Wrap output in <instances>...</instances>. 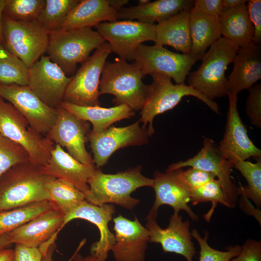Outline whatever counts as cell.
<instances>
[{"label": "cell", "mask_w": 261, "mask_h": 261, "mask_svg": "<svg viewBox=\"0 0 261 261\" xmlns=\"http://www.w3.org/2000/svg\"><path fill=\"white\" fill-rule=\"evenodd\" d=\"M246 104V113L250 123L261 128V84H255L249 90Z\"/></svg>", "instance_id": "cell-40"}, {"label": "cell", "mask_w": 261, "mask_h": 261, "mask_svg": "<svg viewBox=\"0 0 261 261\" xmlns=\"http://www.w3.org/2000/svg\"><path fill=\"white\" fill-rule=\"evenodd\" d=\"M142 166L138 165L114 174L103 173L97 168L88 180L89 191L85 200L98 206L116 204L131 210L140 203L131 196L132 192L143 187L152 188L153 179L141 173Z\"/></svg>", "instance_id": "cell-1"}, {"label": "cell", "mask_w": 261, "mask_h": 261, "mask_svg": "<svg viewBox=\"0 0 261 261\" xmlns=\"http://www.w3.org/2000/svg\"><path fill=\"white\" fill-rule=\"evenodd\" d=\"M186 167H194L213 174L221 185L226 206L233 208L236 205L239 195L237 187L232 179V163L221 154L213 140L204 137L203 147L196 155L187 160L170 164L166 171Z\"/></svg>", "instance_id": "cell-11"}, {"label": "cell", "mask_w": 261, "mask_h": 261, "mask_svg": "<svg viewBox=\"0 0 261 261\" xmlns=\"http://www.w3.org/2000/svg\"><path fill=\"white\" fill-rule=\"evenodd\" d=\"M115 212L113 204L107 203L98 206L84 200L64 216L62 227L70 221L77 218L88 221L96 225L99 231L100 237L98 241L92 245L91 254L99 261H105L115 242V234L108 227Z\"/></svg>", "instance_id": "cell-21"}, {"label": "cell", "mask_w": 261, "mask_h": 261, "mask_svg": "<svg viewBox=\"0 0 261 261\" xmlns=\"http://www.w3.org/2000/svg\"><path fill=\"white\" fill-rule=\"evenodd\" d=\"M193 7L208 15L218 17L223 8L222 0H196Z\"/></svg>", "instance_id": "cell-45"}, {"label": "cell", "mask_w": 261, "mask_h": 261, "mask_svg": "<svg viewBox=\"0 0 261 261\" xmlns=\"http://www.w3.org/2000/svg\"><path fill=\"white\" fill-rule=\"evenodd\" d=\"M117 12L110 5L109 0H80L59 30L91 28L102 22L115 21Z\"/></svg>", "instance_id": "cell-26"}, {"label": "cell", "mask_w": 261, "mask_h": 261, "mask_svg": "<svg viewBox=\"0 0 261 261\" xmlns=\"http://www.w3.org/2000/svg\"><path fill=\"white\" fill-rule=\"evenodd\" d=\"M80 0H45L37 22L49 34L58 31Z\"/></svg>", "instance_id": "cell-34"}, {"label": "cell", "mask_w": 261, "mask_h": 261, "mask_svg": "<svg viewBox=\"0 0 261 261\" xmlns=\"http://www.w3.org/2000/svg\"><path fill=\"white\" fill-rule=\"evenodd\" d=\"M0 133L21 146L27 152L29 161L38 168L46 164L55 146L34 130L26 118L0 97Z\"/></svg>", "instance_id": "cell-7"}, {"label": "cell", "mask_w": 261, "mask_h": 261, "mask_svg": "<svg viewBox=\"0 0 261 261\" xmlns=\"http://www.w3.org/2000/svg\"><path fill=\"white\" fill-rule=\"evenodd\" d=\"M43 254L39 248L15 244L13 261H41Z\"/></svg>", "instance_id": "cell-44"}, {"label": "cell", "mask_w": 261, "mask_h": 261, "mask_svg": "<svg viewBox=\"0 0 261 261\" xmlns=\"http://www.w3.org/2000/svg\"><path fill=\"white\" fill-rule=\"evenodd\" d=\"M44 188L50 202L64 216L85 200L84 193L71 183L50 176Z\"/></svg>", "instance_id": "cell-31"}, {"label": "cell", "mask_w": 261, "mask_h": 261, "mask_svg": "<svg viewBox=\"0 0 261 261\" xmlns=\"http://www.w3.org/2000/svg\"><path fill=\"white\" fill-rule=\"evenodd\" d=\"M199 59L191 53H174L155 44H141L133 59L144 76L159 74L173 79L177 84H185L192 67Z\"/></svg>", "instance_id": "cell-10"}, {"label": "cell", "mask_w": 261, "mask_h": 261, "mask_svg": "<svg viewBox=\"0 0 261 261\" xmlns=\"http://www.w3.org/2000/svg\"><path fill=\"white\" fill-rule=\"evenodd\" d=\"M39 169L44 175L71 183L85 195L89 189L88 180L96 167L80 162L59 145H55L47 162Z\"/></svg>", "instance_id": "cell-23"}, {"label": "cell", "mask_w": 261, "mask_h": 261, "mask_svg": "<svg viewBox=\"0 0 261 261\" xmlns=\"http://www.w3.org/2000/svg\"><path fill=\"white\" fill-rule=\"evenodd\" d=\"M45 0H6L3 16L23 22L37 21Z\"/></svg>", "instance_id": "cell-35"}, {"label": "cell", "mask_w": 261, "mask_h": 261, "mask_svg": "<svg viewBox=\"0 0 261 261\" xmlns=\"http://www.w3.org/2000/svg\"><path fill=\"white\" fill-rule=\"evenodd\" d=\"M64 216L56 207L39 215L7 234L11 244L39 248L62 228Z\"/></svg>", "instance_id": "cell-22"}, {"label": "cell", "mask_w": 261, "mask_h": 261, "mask_svg": "<svg viewBox=\"0 0 261 261\" xmlns=\"http://www.w3.org/2000/svg\"><path fill=\"white\" fill-rule=\"evenodd\" d=\"M191 54L201 59L207 49L221 37L218 17L204 14L193 7L189 13Z\"/></svg>", "instance_id": "cell-30"}, {"label": "cell", "mask_w": 261, "mask_h": 261, "mask_svg": "<svg viewBox=\"0 0 261 261\" xmlns=\"http://www.w3.org/2000/svg\"><path fill=\"white\" fill-rule=\"evenodd\" d=\"M240 253L230 261H261V242L254 239L246 240Z\"/></svg>", "instance_id": "cell-42"}, {"label": "cell", "mask_w": 261, "mask_h": 261, "mask_svg": "<svg viewBox=\"0 0 261 261\" xmlns=\"http://www.w3.org/2000/svg\"><path fill=\"white\" fill-rule=\"evenodd\" d=\"M28 69L17 58L0 59V84L28 86Z\"/></svg>", "instance_id": "cell-39"}, {"label": "cell", "mask_w": 261, "mask_h": 261, "mask_svg": "<svg viewBox=\"0 0 261 261\" xmlns=\"http://www.w3.org/2000/svg\"><path fill=\"white\" fill-rule=\"evenodd\" d=\"M181 168L162 173L156 171L154 173L152 188L155 192V199L147 218L156 219L158 210L163 205L171 206L174 213L180 210L186 211L194 221L199 220L198 216L188 205L190 200V189L181 175Z\"/></svg>", "instance_id": "cell-18"}, {"label": "cell", "mask_w": 261, "mask_h": 261, "mask_svg": "<svg viewBox=\"0 0 261 261\" xmlns=\"http://www.w3.org/2000/svg\"><path fill=\"white\" fill-rule=\"evenodd\" d=\"M192 0H157L144 4L123 7L117 12V19L133 20L154 24L166 20L181 11L193 7Z\"/></svg>", "instance_id": "cell-25"}, {"label": "cell", "mask_w": 261, "mask_h": 261, "mask_svg": "<svg viewBox=\"0 0 261 261\" xmlns=\"http://www.w3.org/2000/svg\"><path fill=\"white\" fill-rule=\"evenodd\" d=\"M57 108L58 115L56 123L45 137L55 145L65 147L68 153L80 162L94 165L86 147L91 131L89 122L60 106Z\"/></svg>", "instance_id": "cell-14"}, {"label": "cell", "mask_w": 261, "mask_h": 261, "mask_svg": "<svg viewBox=\"0 0 261 261\" xmlns=\"http://www.w3.org/2000/svg\"><path fill=\"white\" fill-rule=\"evenodd\" d=\"M14 250L9 248L0 249V261H13Z\"/></svg>", "instance_id": "cell-47"}, {"label": "cell", "mask_w": 261, "mask_h": 261, "mask_svg": "<svg viewBox=\"0 0 261 261\" xmlns=\"http://www.w3.org/2000/svg\"><path fill=\"white\" fill-rule=\"evenodd\" d=\"M150 1L148 0H140L138 1V4L144 5L149 2Z\"/></svg>", "instance_id": "cell-54"}, {"label": "cell", "mask_w": 261, "mask_h": 261, "mask_svg": "<svg viewBox=\"0 0 261 261\" xmlns=\"http://www.w3.org/2000/svg\"><path fill=\"white\" fill-rule=\"evenodd\" d=\"M191 9L184 10L156 25L155 44L171 46L183 54L190 53L192 43L189 13Z\"/></svg>", "instance_id": "cell-28"}, {"label": "cell", "mask_w": 261, "mask_h": 261, "mask_svg": "<svg viewBox=\"0 0 261 261\" xmlns=\"http://www.w3.org/2000/svg\"><path fill=\"white\" fill-rule=\"evenodd\" d=\"M239 49L238 45L221 37L203 56L199 68L188 73V85L210 101L227 95L225 72Z\"/></svg>", "instance_id": "cell-2"}, {"label": "cell", "mask_w": 261, "mask_h": 261, "mask_svg": "<svg viewBox=\"0 0 261 261\" xmlns=\"http://www.w3.org/2000/svg\"><path fill=\"white\" fill-rule=\"evenodd\" d=\"M152 82L141 110L139 121L147 127L151 136L154 133L153 121L155 117L170 110L177 105L187 96H194L204 103L212 111L219 114L218 106L203 95L185 84H174L169 77L159 74L151 75Z\"/></svg>", "instance_id": "cell-6"}, {"label": "cell", "mask_w": 261, "mask_h": 261, "mask_svg": "<svg viewBox=\"0 0 261 261\" xmlns=\"http://www.w3.org/2000/svg\"><path fill=\"white\" fill-rule=\"evenodd\" d=\"M0 97L25 117L34 130L44 137L56 123L57 108L45 104L28 86L0 84Z\"/></svg>", "instance_id": "cell-13"}, {"label": "cell", "mask_w": 261, "mask_h": 261, "mask_svg": "<svg viewBox=\"0 0 261 261\" xmlns=\"http://www.w3.org/2000/svg\"><path fill=\"white\" fill-rule=\"evenodd\" d=\"M190 233L200 246L199 261H230L236 257L242 249V246L239 245L228 246L226 248V251L215 249L211 247L207 243L208 238L207 232L204 231L203 238L196 229H193Z\"/></svg>", "instance_id": "cell-38"}, {"label": "cell", "mask_w": 261, "mask_h": 261, "mask_svg": "<svg viewBox=\"0 0 261 261\" xmlns=\"http://www.w3.org/2000/svg\"><path fill=\"white\" fill-rule=\"evenodd\" d=\"M11 245L7 233L0 235V249L7 248Z\"/></svg>", "instance_id": "cell-52"}, {"label": "cell", "mask_w": 261, "mask_h": 261, "mask_svg": "<svg viewBox=\"0 0 261 261\" xmlns=\"http://www.w3.org/2000/svg\"><path fill=\"white\" fill-rule=\"evenodd\" d=\"M247 12L254 30L253 43L261 44V0H249L247 1Z\"/></svg>", "instance_id": "cell-43"}, {"label": "cell", "mask_w": 261, "mask_h": 261, "mask_svg": "<svg viewBox=\"0 0 261 261\" xmlns=\"http://www.w3.org/2000/svg\"><path fill=\"white\" fill-rule=\"evenodd\" d=\"M71 79L48 56H42L28 69V86L45 104L57 108Z\"/></svg>", "instance_id": "cell-16"}, {"label": "cell", "mask_w": 261, "mask_h": 261, "mask_svg": "<svg viewBox=\"0 0 261 261\" xmlns=\"http://www.w3.org/2000/svg\"><path fill=\"white\" fill-rule=\"evenodd\" d=\"M144 76L134 62L129 63L119 58L113 62L106 61L100 79V94L113 95L115 106L125 104L133 111L141 110L148 89L142 81Z\"/></svg>", "instance_id": "cell-4"}, {"label": "cell", "mask_w": 261, "mask_h": 261, "mask_svg": "<svg viewBox=\"0 0 261 261\" xmlns=\"http://www.w3.org/2000/svg\"><path fill=\"white\" fill-rule=\"evenodd\" d=\"M54 207L55 206L51 202L44 201L0 211V235L14 230Z\"/></svg>", "instance_id": "cell-32"}, {"label": "cell", "mask_w": 261, "mask_h": 261, "mask_svg": "<svg viewBox=\"0 0 261 261\" xmlns=\"http://www.w3.org/2000/svg\"><path fill=\"white\" fill-rule=\"evenodd\" d=\"M6 0H0V43L4 46V40L2 29L3 12Z\"/></svg>", "instance_id": "cell-48"}, {"label": "cell", "mask_w": 261, "mask_h": 261, "mask_svg": "<svg viewBox=\"0 0 261 261\" xmlns=\"http://www.w3.org/2000/svg\"><path fill=\"white\" fill-rule=\"evenodd\" d=\"M218 19L222 37L239 48L253 42L254 27L250 20L246 3L232 8H223Z\"/></svg>", "instance_id": "cell-29"}, {"label": "cell", "mask_w": 261, "mask_h": 261, "mask_svg": "<svg viewBox=\"0 0 261 261\" xmlns=\"http://www.w3.org/2000/svg\"><path fill=\"white\" fill-rule=\"evenodd\" d=\"M97 31L119 58L131 61L143 42L156 40V25L133 20L104 22L96 26Z\"/></svg>", "instance_id": "cell-12"}, {"label": "cell", "mask_w": 261, "mask_h": 261, "mask_svg": "<svg viewBox=\"0 0 261 261\" xmlns=\"http://www.w3.org/2000/svg\"><path fill=\"white\" fill-rule=\"evenodd\" d=\"M228 79V93L237 95L261 79V45L251 43L239 48Z\"/></svg>", "instance_id": "cell-24"}, {"label": "cell", "mask_w": 261, "mask_h": 261, "mask_svg": "<svg viewBox=\"0 0 261 261\" xmlns=\"http://www.w3.org/2000/svg\"><path fill=\"white\" fill-rule=\"evenodd\" d=\"M232 165L247 182V186L240 184L237 187L238 195L251 200L259 209L261 206V159H257L255 163L241 160L233 162Z\"/></svg>", "instance_id": "cell-33"}, {"label": "cell", "mask_w": 261, "mask_h": 261, "mask_svg": "<svg viewBox=\"0 0 261 261\" xmlns=\"http://www.w3.org/2000/svg\"><path fill=\"white\" fill-rule=\"evenodd\" d=\"M208 202L212 203V206L209 212L203 216L208 222L210 221L218 203L226 206L221 185L217 179L201 187L190 190V202L192 205H195L201 203Z\"/></svg>", "instance_id": "cell-36"}, {"label": "cell", "mask_w": 261, "mask_h": 261, "mask_svg": "<svg viewBox=\"0 0 261 261\" xmlns=\"http://www.w3.org/2000/svg\"><path fill=\"white\" fill-rule=\"evenodd\" d=\"M4 47L29 68L46 52L49 33L35 22L2 17Z\"/></svg>", "instance_id": "cell-8"}, {"label": "cell", "mask_w": 261, "mask_h": 261, "mask_svg": "<svg viewBox=\"0 0 261 261\" xmlns=\"http://www.w3.org/2000/svg\"><path fill=\"white\" fill-rule=\"evenodd\" d=\"M223 8H232L246 3V0H222Z\"/></svg>", "instance_id": "cell-49"}, {"label": "cell", "mask_w": 261, "mask_h": 261, "mask_svg": "<svg viewBox=\"0 0 261 261\" xmlns=\"http://www.w3.org/2000/svg\"><path fill=\"white\" fill-rule=\"evenodd\" d=\"M29 161L26 151L0 133V178L14 165Z\"/></svg>", "instance_id": "cell-37"}, {"label": "cell", "mask_w": 261, "mask_h": 261, "mask_svg": "<svg viewBox=\"0 0 261 261\" xmlns=\"http://www.w3.org/2000/svg\"><path fill=\"white\" fill-rule=\"evenodd\" d=\"M17 58L7 51L0 43V59H13Z\"/></svg>", "instance_id": "cell-51"}, {"label": "cell", "mask_w": 261, "mask_h": 261, "mask_svg": "<svg viewBox=\"0 0 261 261\" xmlns=\"http://www.w3.org/2000/svg\"><path fill=\"white\" fill-rule=\"evenodd\" d=\"M115 242L111 250L116 261H145L150 234L137 218L121 215L113 218Z\"/></svg>", "instance_id": "cell-19"}, {"label": "cell", "mask_w": 261, "mask_h": 261, "mask_svg": "<svg viewBox=\"0 0 261 261\" xmlns=\"http://www.w3.org/2000/svg\"><path fill=\"white\" fill-rule=\"evenodd\" d=\"M146 220L145 227L149 232V242L160 244L165 253H174L183 256L187 261H193L196 251L188 220L183 221L179 213H174L165 229L161 228L156 219L146 218Z\"/></svg>", "instance_id": "cell-20"}, {"label": "cell", "mask_w": 261, "mask_h": 261, "mask_svg": "<svg viewBox=\"0 0 261 261\" xmlns=\"http://www.w3.org/2000/svg\"><path fill=\"white\" fill-rule=\"evenodd\" d=\"M147 127L140 126V121L125 127L110 126L99 134L90 132L89 142L95 167L100 169L117 150L129 146H140L148 143Z\"/></svg>", "instance_id": "cell-15"}, {"label": "cell", "mask_w": 261, "mask_h": 261, "mask_svg": "<svg viewBox=\"0 0 261 261\" xmlns=\"http://www.w3.org/2000/svg\"><path fill=\"white\" fill-rule=\"evenodd\" d=\"M84 261H99V260L95 256L90 254L84 258Z\"/></svg>", "instance_id": "cell-53"}, {"label": "cell", "mask_w": 261, "mask_h": 261, "mask_svg": "<svg viewBox=\"0 0 261 261\" xmlns=\"http://www.w3.org/2000/svg\"><path fill=\"white\" fill-rule=\"evenodd\" d=\"M50 177L30 161L14 165L0 178V211L50 201L44 185Z\"/></svg>", "instance_id": "cell-3"}, {"label": "cell", "mask_w": 261, "mask_h": 261, "mask_svg": "<svg viewBox=\"0 0 261 261\" xmlns=\"http://www.w3.org/2000/svg\"><path fill=\"white\" fill-rule=\"evenodd\" d=\"M55 248V243L52 244L45 250L42 252L43 254L41 261H53V253ZM73 261H84V258L79 253H76L73 257Z\"/></svg>", "instance_id": "cell-46"}, {"label": "cell", "mask_w": 261, "mask_h": 261, "mask_svg": "<svg viewBox=\"0 0 261 261\" xmlns=\"http://www.w3.org/2000/svg\"><path fill=\"white\" fill-rule=\"evenodd\" d=\"M229 107L225 132L218 149L232 163L250 158L261 159V150L249 138L237 109V95L228 93Z\"/></svg>", "instance_id": "cell-17"}, {"label": "cell", "mask_w": 261, "mask_h": 261, "mask_svg": "<svg viewBox=\"0 0 261 261\" xmlns=\"http://www.w3.org/2000/svg\"><path fill=\"white\" fill-rule=\"evenodd\" d=\"M110 5L118 11L123 6L127 4L129 0H109Z\"/></svg>", "instance_id": "cell-50"}, {"label": "cell", "mask_w": 261, "mask_h": 261, "mask_svg": "<svg viewBox=\"0 0 261 261\" xmlns=\"http://www.w3.org/2000/svg\"><path fill=\"white\" fill-rule=\"evenodd\" d=\"M181 176L190 190L201 187L216 179L212 173L194 167L181 169Z\"/></svg>", "instance_id": "cell-41"}, {"label": "cell", "mask_w": 261, "mask_h": 261, "mask_svg": "<svg viewBox=\"0 0 261 261\" xmlns=\"http://www.w3.org/2000/svg\"><path fill=\"white\" fill-rule=\"evenodd\" d=\"M105 42L91 28L59 30L49 34L46 52L68 76L74 72L78 63L85 61L93 50Z\"/></svg>", "instance_id": "cell-5"}, {"label": "cell", "mask_w": 261, "mask_h": 261, "mask_svg": "<svg viewBox=\"0 0 261 261\" xmlns=\"http://www.w3.org/2000/svg\"><path fill=\"white\" fill-rule=\"evenodd\" d=\"M60 106L78 118L90 122L93 126L91 133H101L117 121L130 118L134 116V112L125 104L110 108L100 106H82L62 102Z\"/></svg>", "instance_id": "cell-27"}, {"label": "cell", "mask_w": 261, "mask_h": 261, "mask_svg": "<svg viewBox=\"0 0 261 261\" xmlns=\"http://www.w3.org/2000/svg\"><path fill=\"white\" fill-rule=\"evenodd\" d=\"M112 52L105 42L77 70L68 84L63 101L82 106H100V77L108 56Z\"/></svg>", "instance_id": "cell-9"}]
</instances>
